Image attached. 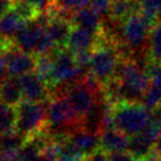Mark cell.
<instances>
[{"label":"cell","instance_id":"6da1fadb","mask_svg":"<svg viewBox=\"0 0 161 161\" xmlns=\"http://www.w3.org/2000/svg\"><path fill=\"white\" fill-rule=\"evenodd\" d=\"M113 128L128 137L139 135L150 122L151 112L142 103L123 101L111 106Z\"/></svg>","mask_w":161,"mask_h":161},{"label":"cell","instance_id":"7a4b0ae2","mask_svg":"<svg viewBox=\"0 0 161 161\" xmlns=\"http://www.w3.org/2000/svg\"><path fill=\"white\" fill-rule=\"evenodd\" d=\"M115 78L121 81L124 101L142 103L151 81L145 68L131 59H122Z\"/></svg>","mask_w":161,"mask_h":161},{"label":"cell","instance_id":"3957f363","mask_svg":"<svg viewBox=\"0 0 161 161\" xmlns=\"http://www.w3.org/2000/svg\"><path fill=\"white\" fill-rule=\"evenodd\" d=\"M122 59L116 45L103 36L100 45L91 54L89 74L103 87L115 77Z\"/></svg>","mask_w":161,"mask_h":161},{"label":"cell","instance_id":"277c9868","mask_svg":"<svg viewBox=\"0 0 161 161\" xmlns=\"http://www.w3.org/2000/svg\"><path fill=\"white\" fill-rule=\"evenodd\" d=\"M47 102L33 103L22 101L15 108L17 110V123L15 130L25 139L43 131L46 128Z\"/></svg>","mask_w":161,"mask_h":161},{"label":"cell","instance_id":"5b68a950","mask_svg":"<svg viewBox=\"0 0 161 161\" xmlns=\"http://www.w3.org/2000/svg\"><path fill=\"white\" fill-rule=\"evenodd\" d=\"M19 82L23 94V101L41 103L51 100L52 96L48 86L35 74V71L19 77Z\"/></svg>","mask_w":161,"mask_h":161},{"label":"cell","instance_id":"8992f818","mask_svg":"<svg viewBox=\"0 0 161 161\" xmlns=\"http://www.w3.org/2000/svg\"><path fill=\"white\" fill-rule=\"evenodd\" d=\"M103 38L102 33H94L86 29L74 26L69 40L67 43V47L72 52H93L101 43Z\"/></svg>","mask_w":161,"mask_h":161},{"label":"cell","instance_id":"52a82bcc","mask_svg":"<svg viewBox=\"0 0 161 161\" xmlns=\"http://www.w3.org/2000/svg\"><path fill=\"white\" fill-rule=\"evenodd\" d=\"M100 150L106 155L127 153L129 146V137L115 128L104 129L99 135Z\"/></svg>","mask_w":161,"mask_h":161},{"label":"cell","instance_id":"ba28073f","mask_svg":"<svg viewBox=\"0 0 161 161\" xmlns=\"http://www.w3.org/2000/svg\"><path fill=\"white\" fill-rule=\"evenodd\" d=\"M36 57L33 54L24 53L19 48H14L9 53L8 58V77L9 78H19L29 72L35 70Z\"/></svg>","mask_w":161,"mask_h":161},{"label":"cell","instance_id":"9c48e42d","mask_svg":"<svg viewBox=\"0 0 161 161\" xmlns=\"http://www.w3.org/2000/svg\"><path fill=\"white\" fill-rule=\"evenodd\" d=\"M45 31L46 30L38 25L35 21L29 22L28 25L15 36L14 42L18 48L24 53L33 54L38 43V40Z\"/></svg>","mask_w":161,"mask_h":161},{"label":"cell","instance_id":"30bf717a","mask_svg":"<svg viewBox=\"0 0 161 161\" xmlns=\"http://www.w3.org/2000/svg\"><path fill=\"white\" fill-rule=\"evenodd\" d=\"M69 138L71 142L77 147L81 153L89 157L92 153L100 150L99 135L90 133L82 128H78L69 134Z\"/></svg>","mask_w":161,"mask_h":161},{"label":"cell","instance_id":"8fae6325","mask_svg":"<svg viewBox=\"0 0 161 161\" xmlns=\"http://www.w3.org/2000/svg\"><path fill=\"white\" fill-rule=\"evenodd\" d=\"M74 26L86 29L94 33H102L103 29V18L97 14L92 8H83L74 13L71 19Z\"/></svg>","mask_w":161,"mask_h":161},{"label":"cell","instance_id":"7c38bea8","mask_svg":"<svg viewBox=\"0 0 161 161\" xmlns=\"http://www.w3.org/2000/svg\"><path fill=\"white\" fill-rule=\"evenodd\" d=\"M72 29H74V25L70 21L60 19V18H54V19H51L47 25L46 33L55 43L56 46L64 47L67 46Z\"/></svg>","mask_w":161,"mask_h":161},{"label":"cell","instance_id":"4fadbf2b","mask_svg":"<svg viewBox=\"0 0 161 161\" xmlns=\"http://www.w3.org/2000/svg\"><path fill=\"white\" fill-rule=\"evenodd\" d=\"M23 101L19 78H7L0 83V102L17 108Z\"/></svg>","mask_w":161,"mask_h":161},{"label":"cell","instance_id":"5bb4252c","mask_svg":"<svg viewBox=\"0 0 161 161\" xmlns=\"http://www.w3.org/2000/svg\"><path fill=\"white\" fill-rule=\"evenodd\" d=\"M53 139L55 142L58 161H85L87 159V157L71 142L69 135H62Z\"/></svg>","mask_w":161,"mask_h":161},{"label":"cell","instance_id":"9a60e30c","mask_svg":"<svg viewBox=\"0 0 161 161\" xmlns=\"http://www.w3.org/2000/svg\"><path fill=\"white\" fill-rule=\"evenodd\" d=\"M137 12H139V4L135 0H112L108 17L116 23H123Z\"/></svg>","mask_w":161,"mask_h":161},{"label":"cell","instance_id":"2e32d148","mask_svg":"<svg viewBox=\"0 0 161 161\" xmlns=\"http://www.w3.org/2000/svg\"><path fill=\"white\" fill-rule=\"evenodd\" d=\"M28 22L22 20L14 10L10 11L0 18V35L11 38L12 35H18L26 25Z\"/></svg>","mask_w":161,"mask_h":161},{"label":"cell","instance_id":"e0dca14e","mask_svg":"<svg viewBox=\"0 0 161 161\" xmlns=\"http://www.w3.org/2000/svg\"><path fill=\"white\" fill-rule=\"evenodd\" d=\"M150 79V85L142 99V104L149 111H153L161 105V69L151 76Z\"/></svg>","mask_w":161,"mask_h":161},{"label":"cell","instance_id":"ac0fdd59","mask_svg":"<svg viewBox=\"0 0 161 161\" xmlns=\"http://www.w3.org/2000/svg\"><path fill=\"white\" fill-rule=\"evenodd\" d=\"M148 58L150 62L161 64V23L151 28L148 40Z\"/></svg>","mask_w":161,"mask_h":161},{"label":"cell","instance_id":"d6986e66","mask_svg":"<svg viewBox=\"0 0 161 161\" xmlns=\"http://www.w3.org/2000/svg\"><path fill=\"white\" fill-rule=\"evenodd\" d=\"M17 110L0 102V136L15 129Z\"/></svg>","mask_w":161,"mask_h":161},{"label":"cell","instance_id":"ffe728a7","mask_svg":"<svg viewBox=\"0 0 161 161\" xmlns=\"http://www.w3.org/2000/svg\"><path fill=\"white\" fill-rule=\"evenodd\" d=\"M26 139L17 130L9 131L0 136V150L1 151H19L24 146Z\"/></svg>","mask_w":161,"mask_h":161},{"label":"cell","instance_id":"44dd1931","mask_svg":"<svg viewBox=\"0 0 161 161\" xmlns=\"http://www.w3.org/2000/svg\"><path fill=\"white\" fill-rule=\"evenodd\" d=\"M54 69V60L51 55H43L36 57L35 62V74L42 79L43 81L46 82L48 86L49 80H51L52 72Z\"/></svg>","mask_w":161,"mask_h":161},{"label":"cell","instance_id":"7402d4cb","mask_svg":"<svg viewBox=\"0 0 161 161\" xmlns=\"http://www.w3.org/2000/svg\"><path fill=\"white\" fill-rule=\"evenodd\" d=\"M161 0H142L139 3V12L151 25L158 23V13Z\"/></svg>","mask_w":161,"mask_h":161},{"label":"cell","instance_id":"603a6c76","mask_svg":"<svg viewBox=\"0 0 161 161\" xmlns=\"http://www.w3.org/2000/svg\"><path fill=\"white\" fill-rule=\"evenodd\" d=\"M13 10L17 12V14L22 20L26 22H32L37 19L38 15L42 13V11L38 8H36L34 4L30 3L26 0H18L15 7Z\"/></svg>","mask_w":161,"mask_h":161},{"label":"cell","instance_id":"cb8c5ba5","mask_svg":"<svg viewBox=\"0 0 161 161\" xmlns=\"http://www.w3.org/2000/svg\"><path fill=\"white\" fill-rule=\"evenodd\" d=\"M55 43L52 41V38L47 35L46 31L42 34V36L38 40V43L36 45L35 49L33 52V55L35 57H38V56H43V55H49L52 52L54 51V48H56Z\"/></svg>","mask_w":161,"mask_h":161},{"label":"cell","instance_id":"d4e9b609","mask_svg":"<svg viewBox=\"0 0 161 161\" xmlns=\"http://www.w3.org/2000/svg\"><path fill=\"white\" fill-rule=\"evenodd\" d=\"M59 7L70 13H76L77 11L87 8L88 4L91 3V0H56Z\"/></svg>","mask_w":161,"mask_h":161},{"label":"cell","instance_id":"484cf974","mask_svg":"<svg viewBox=\"0 0 161 161\" xmlns=\"http://www.w3.org/2000/svg\"><path fill=\"white\" fill-rule=\"evenodd\" d=\"M112 0H91V8L101 17L108 14Z\"/></svg>","mask_w":161,"mask_h":161},{"label":"cell","instance_id":"4316f807","mask_svg":"<svg viewBox=\"0 0 161 161\" xmlns=\"http://www.w3.org/2000/svg\"><path fill=\"white\" fill-rule=\"evenodd\" d=\"M18 0H0V18L12 11Z\"/></svg>","mask_w":161,"mask_h":161},{"label":"cell","instance_id":"83f0119b","mask_svg":"<svg viewBox=\"0 0 161 161\" xmlns=\"http://www.w3.org/2000/svg\"><path fill=\"white\" fill-rule=\"evenodd\" d=\"M85 161H111V159L108 155H106L105 153H103L102 150H97V153L87 157V159Z\"/></svg>","mask_w":161,"mask_h":161},{"label":"cell","instance_id":"f1b7e54d","mask_svg":"<svg viewBox=\"0 0 161 161\" xmlns=\"http://www.w3.org/2000/svg\"><path fill=\"white\" fill-rule=\"evenodd\" d=\"M140 161H161V156L153 149L149 155H147L144 159H142Z\"/></svg>","mask_w":161,"mask_h":161},{"label":"cell","instance_id":"f546056e","mask_svg":"<svg viewBox=\"0 0 161 161\" xmlns=\"http://www.w3.org/2000/svg\"><path fill=\"white\" fill-rule=\"evenodd\" d=\"M26 1H29L30 3L34 4L36 8H38L41 11H42V8H46L49 0H26Z\"/></svg>","mask_w":161,"mask_h":161},{"label":"cell","instance_id":"4dcf8cb0","mask_svg":"<svg viewBox=\"0 0 161 161\" xmlns=\"http://www.w3.org/2000/svg\"><path fill=\"white\" fill-rule=\"evenodd\" d=\"M155 150L157 151L158 153L161 156V136L159 137V139H158V142H157V144H156V146H155Z\"/></svg>","mask_w":161,"mask_h":161},{"label":"cell","instance_id":"1f68e13d","mask_svg":"<svg viewBox=\"0 0 161 161\" xmlns=\"http://www.w3.org/2000/svg\"><path fill=\"white\" fill-rule=\"evenodd\" d=\"M158 23H161V6L159 9V13H158Z\"/></svg>","mask_w":161,"mask_h":161},{"label":"cell","instance_id":"d6a6232c","mask_svg":"<svg viewBox=\"0 0 161 161\" xmlns=\"http://www.w3.org/2000/svg\"><path fill=\"white\" fill-rule=\"evenodd\" d=\"M135 1H136V2H137V3H138V4H139V3H140V2H142V0H135Z\"/></svg>","mask_w":161,"mask_h":161},{"label":"cell","instance_id":"836d02e7","mask_svg":"<svg viewBox=\"0 0 161 161\" xmlns=\"http://www.w3.org/2000/svg\"><path fill=\"white\" fill-rule=\"evenodd\" d=\"M160 108H161V105H160Z\"/></svg>","mask_w":161,"mask_h":161}]
</instances>
